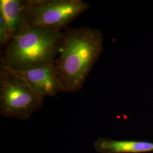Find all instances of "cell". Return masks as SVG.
Segmentation results:
<instances>
[{"label": "cell", "instance_id": "cell-1", "mask_svg": "<svg viewBox=\"0 0 153 153\" xmlns=\"http://www.w3.org/2000/svg\"><path fill=\"white\" fill-rule=\"evenodd\" d=\"M103 42V34L98 29L82 27L63 32L54 66L62 93H75L82 89L102 52Z\"/></svg>", "mask_w": 153, "mask_h": 153}, {"label": "cell", "instance_id": "cell-2", "mask_svg": "<svg viewBox=\"0 0 153 153\" xmlns=\"http://www.w3.org/2000/svg\"><path fill=\"white\" fill-rule=\"evenodd\" d=\"M63 32L29 27L11 39L1 56V68L22 71L54 65Z\"/></svg>", "mask_w": 153, "mask_h": 153}, {"label": "cell", "instance_id": "cell-3", "mask_svg": "<svg viewBox=\"0 0 153 153\" xmlns=\"http://www.w3.org/2000/svg\"><path fill=\"white\" fill-rule=\"evenodd\" d=\"M44 100L21 77L1 69L0 112L3 116L27 120L43 106Z\"/></svg>", "mask_w": 153, "mask_h": 153}, {"label": "cell", "instance_id": "cell-4", "mask_svg": "<svg viewBox=\"0 0 153 153\" xmlns=\"http://www.w3.org/2000/svg\"><path fill=\"white\" fill-rule=\"evenodd\" d=\"M30 27L61 31L90 7L82 0H27Z\"/></svg>", "mask_w": 153, "mask_h": 153}, {"label": "cell", "instance_id": "cell-5", "mask_svg": "<svg viewBox=\"0 0 153 153\" xmlns=\"http://www.w3.org/2000/svg\"><path fill=\"white\" fill-rule=\"evenodd\" d=\"M54 66L55 64L22 71L5 70L21 77L35 93L44 99L55 97L62 92L60 83L56 76Z\"/></svg>", "mask_w": 153, "mask_h": 153}, {"label": "cell", "instance_id": "cell-6", "mask_svg": "<svg viewBox=\"0 0 153 153\" xmlns=\"http://www.w3.org/2000/svg\"><path fill=\"white\" fill-rule=\"evenodd\" d=\"M27 0H1L0 14L4 16L12 38L29 27L27 16Z\"/></svg>", "mask_w": 153, "mask_h": 153}, {"label": "cell", "instance_id": "cell-7", "mask_svg": "<svg viewBox=\"0 0 153 153\" xmlns=\"http://www.w3.org/2000/svg\"><path fill=\"white\" fill-rule=\"evenodd\" d=\"M94 148L99 153H142L153 152V142L99 138Z\"/></svg>", "mask_w": 153, "mask_h": 153}, {"label": "cell", "instance_id": "cell-8", "mask_svg": "<svg viewBox=\"0 0 153 153\" xmlns=\"http://www.w3.org/2000/svg\"><path fill=\"white\" fill-rule=\"evenodd\" d=\"M12 39V35L5 20L0 14V45L1 48L4 49Z\"/></svg>", "mask_w": 153, "mask_h": 153}]
</instances>
